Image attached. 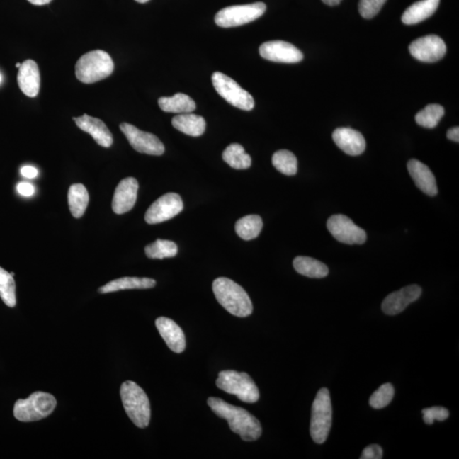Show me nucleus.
<instances>
[{
  "label": "nucleus",
  "mask_w": 459,
  "mask_h": 459,
  "mask_svg": "<svg viewBox=\"0 0 459 459\" xmlns=\"http://www.w3.org/2000/svg\"><path fill=\"white\" fill-rule=\"evenodd\" d=\"M208 405L220 418L227 421L230 429L238 434L242 440L254 441L259 439L262 434L259 421L244 408L231 405L222 399L210 397Z\"/></svg>",
  "instance_id": "nucleus-1"
},
{
  "label": "nucleus",
  "mask_w": 459,
  "mask_h": 459,
  "mask_svg": "<svg viewBox=\"0 0 459 459\" xmlns=\"http://www.w3.org/2000/svg\"><path fill=\"white\" fill-rule=\"evenodd\" d=\"M216 300L229 313L238 317L250 316L253 304L248 293L240 285L227 278H219L212 283Z\"/></svg>",
  "instance_id": "nucleus-2"
},
{
  "label": "nucleus",
  "mask_w": 459,
  "mask_h": 459,
  "mask_svg": "<svg viewBox=\"0 0 459 459\" xmlns=\"http://www.w3.org/2000/svg\"><path fill=\"white\" fill-rule=\"evenodd\" d=\"M120 395L123 407L136 426L146 428L150 423V402L144 391L133 381L123 382Z\"/></svg>",
  "instance_id": "nucleus-3"
},
{
  "label": "nucleus",
  "mask_w": 459,
  "mask_h": 459,
  "mask_svg": "<svg viewBox=\"0 0 459 459\" xmlns=\"http://www.w3.org/2000/svg\"><path fill=\"white\" fill-rule=\"evenodd\" d=\"M114 63L106 51H89L81 57L76 63V79L84 84H94L113 74Z\"/></svg>",
  "instance_id": "nucleus-4"
},
{
  "label": "nucleus",
  "mask_w": 459,
  "mask_h": 459,
  "mask_svg": "<svg viewBox=\"0 0 459 459\" xmlns=\"http://www.w3.org/2000/svg\"><path fill=\"white\" fill-rule=\"evenodd\" d=\"M216 385L225 392L236 395L242 402L254 403L259 401L258 387L248 373L225 370L219 373Z\"/></svg>",
  "instance_id": "nucleus-5"
},
{
  "label": "nucleus",
  "mask_w": 459,
  "mask_h": 459,
  "mask_svg": "<svg viewBox=\"0 0 459 459\" xmlns=\"http://www.w3.org/2000/svg\"><path fill=\"white\" fill-rule=\"evenodd\" d=\"M57 404V400L52 395L38 391L28 399L16 401L14 416L21 422L41 420L52 414Z\"/></svg>",
  "instance_id": "nucleus-6"
},
{
  "label": "nucleus",
  "mask_w": 459,
  "mask_h": 459,
  "mask_svg": "<svg viewBox=\"0 0 459 459\" xmlns=\"http://www.w3.org/2000/svg\"><path fill=\"white\" fill-rule=\"evenodd\" d=\"M333 409L329 390L322 388L318 391L312 404V420H310V436L317 444H322L329 437Z\"/></svg>",
  "instance_id": "nucleus-7"
},
{
  "label": "nucleus",
  "mask_w": 459,
  "mask_h": 459,
  "mask_svg": "<svg viewBox=\"0 0 459 459\" xmlns=\"http://www.w3.org/2000/svg\"><path fill=\"white\" fill-rule=\"evenodd\" d=\"M266 11V6L262 2L229 6L217 13L215 21L221 28L238 27L257 20Z\"/></svg>",
  "instance_id": "nucleus-8"
},
{
  "label": "nucleus",
  "mask_w": 459,
  "mask_h": 459,
  "mask_svg": "<svg viewBox=\"0 0 459 459\" xmlns=\"http://www.w3.org/2000/svg\"><path fill=\"white\" fill-rule=\"evenodd\" d=\"M212 83L219 95L230 104L244 110L254 108L253 96L227 75L215 72L212 75Z\"/></svg>",
  "instance_id": "nucleus-9"
},
{
  "label": "nucleus",
  "mask_w": 459,
  "mask_h": 459,
  "mask_svg": "<svg viewBox=\"0 0 459 459\" xmlns=\"http://www.w3.org/2000/svg\"><path fill=\"white\" fill-rule=\"evenodd\" d=\"M327 229L340 242L346 244H363L367 240V234L363 229L353 222L348 217L343 215L331 216L327 223Z\"/></svg>",
  "instance_id": "nucleus-10"
},
{
  "label": "nucleus",
  "mask_w": 459,
  "mask_h": 459,
  "mask_svg": "<svg viewBox=\"0 0 459 459\" xmlns=\"http://www.w3.org/2000/svg\"><path fill=\"white\" fill-rule=\"evenodd\" d=\"M120 130L135 151L153 156L164 154L165 151L164 144L156 135L140 130L128 123H121Z\"/></svg>",
  "instance_id": "nucleus-11"
},
{
  "label": "nucleus",
  "mask_w": 459,
  "mask_h": 459,
  "mask_svg": "<svg viewBox=\"0 0 459 459\" xmlns=\"http://www.w3.org/2000/svg\"><path fill=\"white\" fill-rule=\"evenodd\" d=\"M183 207L180 195L174 193L164 194L148 208L144 220L150 225L163 223L180 214Z\"/></svg>",
  "instance_id": "nucleus-12"
},
{
  "label": "nucleus",
  "mask_w": 459,
  "mask_h": 459,
  "mask_svg": "<svg viewBox=\"0 0 459 459\" xmlns=\"http://www.w3.org/2000/svg\"><path fill=\"white\" fill-rule=\"evenodd\" d=\"M409 51L412 57L420 62H436L444 57L446 46L439 36L428 35L412 42Z\"/></svg>",
  "instance_id": "nucleus-13"
},
{
  "label": "nucleus",
  "mask_w": 459,
  "mask_h": 459,
  "mask_svg": "<svg viewBox=\"0 0 459 459\" xmlns=\"http://www.w3.org/2000/svg\"><path fill=\"white\" fill-rule=\"evenodd\" d=\"M259 55L268 61L282 63H297L304 58L303 53L295 45L280 40L264 42L259 47Z\"/></svg>",
  "instance_id": "nucleus-14"
},
{
  "label": "nucleus",
  "mask_w": 459,
  "mask_h": 459,
  "mask_svg": "<svg viewBox=\"0 0 459 459\" xmlns=\"http://www.w3.org/2000/svg\"><path fill=\"white\" fill-rule=\"evenodd\" d=\"M421 293H422V288L415 284L390 293L382 301V312L389 316L402 313L412 302L419 300Z\"/></svg>",
  "instance_id": "nucleus-15"
},
{
  "label": "nucleus",
  "mask_w": 459,
  "mask_h": 459,
  "mask_svg": "<svg viewBox=\"0 0 459 459\" xmlns=\"http://www.w3.org/2000/svg\"><path fill=\"white\" fill-rule=\"evenodd\" d=\"M138 189V181L133 177L123 178L119 182L112 203L115 214H125L133 208L137 199Z\"/></svg>",
  "instance_id": "nucleus-16"
},
{
  "label": "nucleus",
  "mask_w": 459,
  "mask_h": 459,
  "mask_svg": "<svg viewBox=\"0 0 459 459\" xmlns=\"http://www.w3.org/2000/svg\"><path fill=\"white\" fill-rule=\"evenodd\" d=\"M72 119L80 130L91 135L101 147L108 148L112 146L113 143V135L108 126L101 119L89 116L87 114Z\"/></svg>",
  "instance_id": "nucleus-17"
},
{
  "label": "nucleus",
  "mask_w": 459,
  "mask_h": 459,
  "mask_svg": "<svg viewBox=\"0 0 459 459\" xmlns=\"http://www.w3.org/2000/svg\"><path fill=\"white\" fill-rule=\"evenodd\" d=\"M333 140L339 149L346 154L358 156L366 149V140L359 131L351 128H338L334 131Z\"/></svg>",
  "instance_id": "nucleus-18"
},
{
  "label": "nucleus",
  "mask_w": 459,
  "mask_h": 459,
  "mask_svg": "<svg viewBox=\"0 0 459 459\" xmlns=\"http://www.w3.org/2000/svg\"><path fill=\"white\" fill-rule=\"evenodd\" d=\"M156 327L170 350L178 354L185 351L186 346L185 334L176 322L162 317L157 319Z\"/></svg>",
  "instance_id": "nucleus-19"
},
{
  "label": "nucleus",
  "mask_w": 459,
  "mask_h": 459,
  "mask_svg": "<svg viewBox=\"0 0 459 459\" xmlns=\"http://www.w3.org/2000/svg\"><path fill=\"white\" fill-rule=\"evenodd\" d=\"M17 82L26 96H37L40 88V74L38 64L33 60H27L21 63L17 74Z\"/></svg>",
  "instance_id": "nucleus-20"
},
{
  "label": "nucleus",
  "mask_w": 459,
  "mask_h": 459,
  "mask_svg": "<svg viewBox=\"0 0 459 459\" xmlns=\"http://www.w3.org/2000/svg\"><path fill=\"white\" fill-rule=\"evenodd\" d=\"M408 172L419 188L425 194L436 196L438 193L436 181L431 170L416 159H412L407 164Z\"/></svg>",
  "instance_id": "nucleus-21"
},
{
  "label": "nucleus",
  "mask_w": 459,
  "mask_h": 459,
  "mask_svg": "<svg viewBox=\"0 0 459 459\" xmlns=\"http://www.w3.org/2000/svg\"><path fill=\"white\" fill-rule=\"evenodd\" d=\"M440 0H420L412 4L403 13L402 21L404 24L414 25L431 17L439 6Z\"/></svg>",
  "instance_id": "nucleus-22"
},
{
  "label": "nucleus",
  "mask_w": 459,
  "mask_h": 459,
  "mask_svg": "<svg viewBox=\"0 0 459 459\" xmlns=\"http://www.w3.org/2000/svg\"><path fill=\"white\" fill-rule=\"evenodd\" d=\"M172 125L182 133L194 137L202 135L206 129L204 118L191 113L178 114L173 118Z\"/></svg>",
  "instance_id": "nucleus-23"
},
{
  "label": "nucleus",
  "mask_w": 459,
  "mask_h": 459,
  "mask_svg": "<svg viewBox=\"0 0 459 459\" xmlns=\"http://www.w3.org/2000/svg\"><path fill=\"white\" fill-rule=\"evenodd\" d=\"M156 286V280L147 278H118L106 283L99 288L101 293H113L125 289H147Z\"/></svg>",
  "instance_id": "nucleus-24"
},
{
  "label": "nucleus",
  "mask_w": 459,
  "mask_h": 459,
  "mask_svg": "<svg viewBox=\"0 0 459 459\" xmlns=\"http://www.w3.org/2000/svg\"><path fill=\"white\" fill-rule=\"evenodd\" d=\"M159 105L164 112L178 114L191 113L197 108L195 101L183 93H177L171 97H161Z\"/></svg>",
  "instance_id": "nucleus-25"
},
{
  "label": "nucleus",
  "mask_w": 459,
  "mask_h": 459,
  "mask_svg": "<svg viewBox=\"0 0 459 459\" xmlns=\"http://www.w3.org/2000/svg\"><path fill=\"white\" fill-rule=\"evenodd\" d=\"M298 273L310 278H323L329 275V268L321 261L310 257L298 256L293 261Z\"/></svg>",
  "instance_id": "nucleus-26"
},
{
  "label": "nucleus",
  "mask_w": 459,
  "mask_h": 459,
  "mask_svg": "<svg viewBox=\"0 0 459 459\" xmlns=\"http://www.w3.org/2000/svg\"><path fill=\"white\" fill-rule=\"evenodd\" d=\"M89 193L83 184H74L68 191V205L72 216L81 218L86 211L89 203Z\"/></svg>",
  "instance_id": "nucleus-27"
},
{
  "label": "nucleus",
  "mask_w": 459,
  "mask_h": 459,
  "mask_svg": "<svg viewBox=\"0 0 459 459\" xmlns=\"http://www.w3.org/2000/svg\"><path fill=\"white\" fill-rule=\"evenodd\" d=\"M263 227V221L261 216L251 215L242 217L237 221L235 225L236 232L242 239L252 240L261 233Z\"/></svg>",
  "instance_id": "nucleus-28"
},
{
  "label": "nucleus",
  "mask_w": 459,
  "mask_h": 459,
  "mask_svg": "<svg viewBox=\"0 0 459 459\" xmlns=\"http://www.w3.org/2000/svg\"><path fill=\"white\" fill-rule=\"evenodd\" d=\"M223 160L232 168L236 169H246L252 164L251 157L240 144H230L222 154Z\"/></svg>",
  "instance_id": "nucleus-29"
},
{
  "label": "nucleus",
  "mask_w": 459,
  "mask_h": 459,
  "mask_svg": "<svg viewBox=\"0 0 459 459\" xmlns=\"http://www.w3.org/2000/svg\"><path fill=\"white\" fill-rule=\"evenodd\" d=\"M444 113L445 110L441 105L431 104L416 113L415 120L420 126L433 129L439 123Z\"/></svg>",
  "instance_id": "nucleus-30"
},
{
  "label": "nucleus",
  "mask_w": 459,
  "mask_h": 459,
  "mask_svg": "<svg viewBox=\"0 0 459 459\" xmlns=\"http://www.w3.org/2000/svg\"><path fill=\"white\" fill-rule=\"evenodd\" d=\"M272 164L285 176H295L298 171V160L293 152L280 150L272 157Z\"/></svg>",
  "instance_id": "nucleus-31"
},
{
  "label": "nucleus",
  "mask_w": 459,
  "mask_h": 459,
  "mask_svg": "<svg viewBox=\"0 0 459 459\" xmlns=\"http://www.w3.org/2000/svg\"><path fill=\"white\" fill-rule=\"evenodd\" d=\"M147 256L150 259H163L173 258L178 253V246L172 241L157 239L144 249Z\"/></svg>",
  "instance_id": "nucleus-32"
},
{
  "label": "nucleus",
  "mask_w": 459,
  "mask_h": 459,
  "mask_svg": "<svg viewBox=\"0 0 459 459\" xmlns=\"http://www.w3.org/2000/svg\"><path fill=\"white\" fill-rule=\"evenodd\" d=\"M0 298L8 307H14L16 305L14 278L1 267H0Z\"/></svg>",
  "instance_id": "nucleus-33"
},
{
  "label": "nucleus",
  "mask_w": 459,
  "mask_h": 459,
  "mask_svg": "<svg viewBox=\"0 0 459 459\" xmlns=\"http://www.w3.org/2000/svg\"><path fill=\"white\" fill-rule=\"evenodd\" d=\"M395 395V389L392 385H382L370 397V406L375 409H381L389 405Z\"/></svg>",
  "instance_id": "nucleus-34"
},
{
  "label": "nucleus",
  "mask_w": 459,
  "mask_h": 459,
  "mask_svg": "<svg viewBox=\"0 0 459 459\" xmlns=\"http://www.w3.org/2000/svg\"><path fill=\"white\" fill-rule=\"evenodd\" d=\"M387 0H360L359 13L365 19H371L380 11Z\"/></svg>",
  "instance_id": "nucleus-35"
},
{
  "label": "nucleus",
  "mask_w": 459,
  "mask_h": 459,
  "mask_svg": "<svg viewBox=\"0 0 459 459\" xmlns=\"http://www.w3.org/2000/svg\"><path fill=\"white\" fill-rule=\"evenodd\" d=\"M422 414L424 423L429 425L433 424L435 420L444 421L449 416V411L442 407L425 408Z\"/></svg>",
  "instance_id": "nucleus-36"
},
{
  "label": "nucleus",
  "mask_w": 459,
  "mask_h": 459,
  "mask_svg": "<svg viewBox=\"0 0 459 459\" xmlns=\"http://www.w3.org/2000/svg\"><path fill=\"white\" fill-rule=\"evenodd\" d=\"M361 459H381L382 458V449L377 444L370 445L363 450Z\"/></svg>",
  "instance_id": "nucleus-37"
},
{
  "label": "nucleus",
  "mask_w": 459,
  "mask_h": 459,
  "mask_svg": "<svg viewBox=\"0 0 459 459\" xmlns=\"http://www.w3.org/2000/svg\"><path fill=\"white\" fill-rule=\"evenodd\" d=\"M17 191L23 197H31L34 193V186L28 182H21L16 187Z\"/></svg>",
  "instance_id": "nucleus-38"
},
{
  "label": "nucleus",
  "mask_w": 459,
  "mask_h": 459,
  "mask_svg": "<svg viewBox=\"0 0 459 459\" xmlns=\"http://www.w3.org/2000/svg\"><path fill=\"white\" fill-rule=\"evenodd\" d=\"M21 176L26 178H33L37 177L38 171L33 166H24V167L21 169Z\"/></svg>",
  "instance_id": "nucleus-39"
},
{
  "label": "nucleus",
  "mask_w": 459,
  "mask_h": 459,
  "mask_svg": "<svg viewBox=\"0 0 459 459\" xmlns=\"http://www.w3.org/2000/svg\"><path fill=\"white\" fill-rule=\"evenodd\" d=\"M448 138L453 142L458 143L459 142V128L453 127L452 129H450L446 134Z\"/></svg>",
  "instance_id": "nucleus-40"
},
{
  "label": "nucleus",
  "mask_w": 459,
  "mask_h": 459,
  "mask_svg": "<svg viewBox=\"0 0 459 459\" xmlns=\"http://www.w3.org/2000/svg\"><path fill=\"white\" fill-rule=\"evenodd\" d=\"M28 1L34 4V6H44V4H49L52 0H28Z\"/></svg>",
  "instance_id": "nucleus-41"
},
{
  "label": "nucleus",
  "mask_w": 459,
  "mask_h": 459,
  "mask_svg": "<svg viewBox=\"0 0 459 459\" xmlns=\"http://www.w3.org/2000/svg\"><path fill=\"white\" fill-rule=\"evenodd\" d=\"M342 0H322V2L327 4L329 6H338Z\"/></svg>",
  "instance_id": "nucleus-42"
},
{
  "label": "nucleus",
  "mask_w": 459,
  "mask_h": 459,
  "mask_svg": "<svg viewBox=\"0 0 459 459\" xmlns=\"http://www.w3.org/2000/svg\"><path fill=\"white\" fill-rule=\"evenodd\" d=\"M135 1H136V2H138V3L144 4V3H147V2H148L149 0H135Z\"/></svg>",
  "instance_id": "nucleus-43"
},
{
  "label": "nucleus",
  "mask_w": 459,
  "mask_h": 459,
  "mask_svg": "<svg viewBox=\"0 0 459 459\" xmlns=\"http://www.w3.org/2000/svg\"><path fill=\"white\" fill-rule=\"evenodd\" d=\"M21 64V63H16V67L20 68Z\"/></svg>",
  "instance_id": "nucleus-44"
},
{
  "label": "nucleus",
  "mask_w": 459,
  "mask_h": 459,
  "mask_svg": "<svg viewBox=\"0 0 459 459\" xmlns=\"http://www.w3.org/2000/svg\"><path fill=\"white\" fill-rule=\"evenodd\" d=\"M11 275L12 276H15L14 272H11Z\"/></svg>",
  "instance_id": "nucleus-45"
},
{
  "label": "nucleus",
  "mask_w": 459,
  "mask_h": 459,
  "mask_svg": "<svg viewBox=\"0 0 459 459\" xmlns=\"http://www.w3.org/2000/svg\"><path fill=\"white\" fill-rule=\"evenodd\" d=\"M1 81H2V76L1 75H0V83H1Z\"/></svg>",
  "instance_id": "nucleus-46"
}]
</instances>
